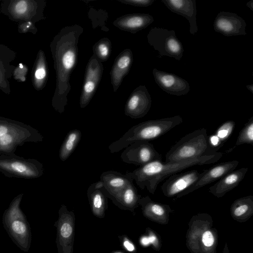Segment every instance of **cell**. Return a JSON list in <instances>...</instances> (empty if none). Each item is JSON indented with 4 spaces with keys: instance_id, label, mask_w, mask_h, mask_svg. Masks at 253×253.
Returning a JSON list of instances; mask_svg holds the SVG:
<instances>
[{
    "instance_id": "6da1fadb",
    "label": "cell",
    "mask_w": 253,
    "mask_h": 253,
    "mask_svg": "<svg viewBox=\"0 0 253 253\" xmlns=\"http://www.w3.org/2000/svg\"><path fill=\"white\" fill-rule=\"evenodd\" d=\"M83 28L75 24L62 28L50 44L56 72V88L52 99V106L62 113L68 102L71 90L70 76L78 62V42Z\"/></svg>"
},
{
    "instance_id": "7a4b0ae2",
    "label": "cell",
    "mask_w": 253,
    "mask_h": 253,
    "mask_svg": "<svg viewBox=\"0 0 253 253\" xmlns=\"http://www.w3.org/2000/svg\"><path fill=\"white\" fill-rule=\"evenodd\" d=\"M221 152H216L200 157L176 162L165 163L156 160L139 167L131 172H126L142 190L146 189L154 194L160 182L170 175L195 166H202L217 162L222 157Z\"/></svg>"
},
{
    "instance_id": "3957f363",
    "label": "cell",
    "mask_w": 253,
    "mask_h": 253,
    "mask_svg": "<svg viewBox=\"0 0 253 253\" xmlns=\"http://www.w3.org/2000/svg\"><path fill=\"white\" fill-rule=\"evenodd\" d=\"M23 195L20 193L12 200L4 211L2 223L14 243L20 250L27 252L31 244L32 233L29 223L20 207Z\"/></svg>"
},
{
    "instance_id": "277c9868",
    "label": "cell",
    "mask_w": 253,
    "mask_h": 253,
    "mask_svg": "<svg viewBox=\"0 0 253 253\" xmlns=\"http://www.w3.org/2000/svg\"><path fill=\"white\" fill-rule=\"evenodd\" d=\"M207 129L202 128L187 134L177 141L166 154L165 163L176 162L211 154Z\"/></svg>"
},
{
    "instance_id": "5b68a950",
    "label": "cell",
    "mask_w": 253,
    "mask_h": 253,
    "mask_svg": "<svg viewBox=\"0 0 253 253\" xmlns=\"http://www.w3.org/2000/svg\"><path fill=\"white\" fill-rule=\"evenodd\" d=\"M182 122L179 115L144 121L126 132L125 139L128 144L138 141H149L163 136Z\"/></svg>"
},
{
    "instance_id": "8992f818",
    "label": "cell",
    "mask_w": 253,
    "mask_h": 253,
    "mask_svg": "<svg viewBox=\"0 0 253 253\" xmlns=\"http://www.w3.org/2000/svg\"><path fill=\"white\" fill-rule=\"evenodd\" d=\"M0 171L8 177L35 179L43 175L44 168L36 159H25L15 153H0Z\"/></svg>"
},
{
    "instance_id": "52a82bcc",
    "label": "cell",
    "mask_w": 253,
    "mask_h": 253,
    "mask_svg": "<svg viewBox=\"0 0 253 253\" xmlns=\"http://www.w3.org/2000/svg\"><path fill=\"white\" fill-rule=\"evenodd\" d=\"M203 217V213H202ZM188 231L187 245L192 253H215L217 234L209 222L201 221V214L194 216Z\"/></svg>"
},
{
    "instance_id": "ba28073f",
    "label": "cell",
    "mask_w": 253,
    "mask_h": 253,
    "mask_svg": "<svg viewBox=\"0 0 253 253\" xmlns=\"http://www.w3.org/2000/svg\"><path fill=\"white\" fill-rule=\"evenodd\" d=\"M149 44L159 52V57L167 56L180 60L184 49L182 43L177 38L174 30L162 28H151L147 35Z\"/></svg>"
},
{
    "instance_id": "9c48e42d",
    "label": "cell",
    "mask_w": 253,
    "mask_h": 253,
    "mask_svg": "<svg viewBox=\"0 0 253 253\" xmlns=\"http://www.w3.org/2000/svg\"><path fill=\"white\" fill-rule=\"evenodd\" d=\"M2 12L12 20L26 22H37L43 19V11L46 5L43 0L6 1Z\"/></svg>"
},
{
    "instance_id": "30bf717a",
    "label": "cell",
    "mask_w": 253,
    "mask_h": 253,
    "mask_svg": "<svg viewBox=\"0 0 253 253\" xmlns=\"http://www.w3.org/2000/svg\"><path fill=\"white\" fill-rule=\"evenodd\" d=\"M121 159L126 164L140 167L154 161H162V157L149 141H138L125 148Z\"/></svg>"
},
{
    "instance_id": "8fae6325",
    "label": "cell",
    "mask_w": 253,
    "mask_h": 253,
    "mask_svg": "<svg viewBox=\"0 0 253 253\" xmlns=\"http://www.w3.org/2000/svg\"><path fill=\"white\" fill-rule=\"evenodd\" d=\"M103 71L102 62L93 54L89 59L85 70L80 99L81 108H85L94 96L101 80Z\"/></svg>"
},
{
    "instance_id": "7c38bea8",
    "label": "cell",
    "mask_w": 253,
    "mask_h": 253,
    "mask_svg": "<svg viewBox=\"0 0 253 253\" xmlns=\"http://www.w3.org/2000/svg\"><path fill=\"white\" fill-rule=\"evenodd\" d=\"M43 136L36 128L29 125L25 128L7 133L0 137V153H15L18 146L27 142L42 141Z\"/></svg>"
},
{
    "instance_id": "4fadbf2b",
    "label": "cell",
    "mask_w": 253,
    "mask_h": 253,
    "mask_svg": "<svg viewBox=\"0 0 253 253\" xmlns=\"http://www.w3.org/2000/svg\"><path fill=\"white\" fill-rule=\"evenodd\" d=\"M200 174L201 172L197 170L193 169L172 174L164 182L161 190L167 197L178 198L180 195L197 182Z\"/></svg>"
},
{
    "instance_id": "5bb4252c",
    "label": "cell",
    "mask_w": 253,
    "mask_h": 253,
    "mask_svg": "<svg viewBox=\"0 0 253 253\" xmlns=\"http://www.w3.org/2000/svg\"><path fill=\"white\" fill-rule=\"evenodd\" d=\"M151 96L145 85L135 88L127 99L125 106V114L132 119L145 116L150 109Z\"/></svg>"
},
{
    "instance_id": "9a60e30c",
    "label": "cell",
    "mask_w": 253,
    "mask_h": 253,
    "mask_svg": "<svg viewBox=\"0 0 253 253\" xmlns=\"http://www.w3.org/2000/svg\"><path fill=\"white\" fill-rule=\"evenodd\" d=\"M246 23L237 14L220 11L213 22L214 30L226 37L246 35Z\"/></svg>"
},
{
    "instance_id": "2e32d148",
    "label": "cell",
    "mask_w": 253,
    "mask_h": 253,
    "mask_svg": "<svg viewBox=\"0 0 253 253\" xmlns=\"http://www.w3.org/2000/svg\"><path fill=\"white\" fill-rule=\"evenodd\" d=\"M239 161L232 160L219 163L201 172L197 182L182 193L178 198L187 195L209 184L219 180L229 172L234 170L238 166Z\"/></svg>"
},
{
    "instance_id": "e0dca14e",
    "label": "cell",
    "mask_w": 253,
    "mask_h": 253,
    "mask_svg": "<svg viewBox=\"0 0 253 253\" xmlns=\"http://www.w3.org/2000/svg\"><path fill=\"white\" fill-rule=\"evenodd\" d=\"M154 80L158 86L167 93L176 96L187 94L190 86L187 81L172 73L154 68L152 71Z\"/></svg>"
},
{
    "instance_id": "ac0fdd59",
    "label": "cell",
    "mask_w": 253,
    "mask_h": 253,
    "mask_svg": "<svg viewBox=\"0 0 253 253\" xmlns=\"http://www.w3.org/2000/svg\"><path fill=\"white\" fill-rule=\"evenodd\" d=\"M133 60L132 52L129 48L122 51L115 58L110 73L114 92L117 91L123 79L128 73Z\"/></svg>"
},
{
    "instance_id": "d6986e66",
    "label": "cell",
    "mask_w": 253,
    "mask_h": 253,
    "mask_svg": "<svg viewBox=\"0 0 253 253\" xmlns=\"http://www.w3.org/2000/svg\"><path fill=\"white\" fill-rule=\"evenodd\" d=\"M171 12L186 18L190 24V33L194 35L198 32L195 0H161Z\"/></svg>"
},
{
    "instance_id": "ffe728a7",
    "label": "cell",
    "mask_w": 253,
    "mask_h": 253,
    "mask_svg": "<svg viewBox=\"0 0 253 253\" xmlns=\"http://www.w3.org/2000/svg\"><path fill=\"white\" fill-rule=\"evenodd\" d=\"M154 21L153 16L147 13H132L117 18L113 24L119 29L135 34L147 28Z\"/></svg>"
},
{
    "instance_id": "44dd1931",
    "label": "cell",
    "mask_w": 253,
    "mask_h": 253,
    "mask_svg": "<svg viewBox=\"0 0 253 253\" xmlns=\"http://www.w3.org/2000/svg\"><path fill=\"white\" fill-rule=\"evenodd\" d=\"M100 178L103 185L101 190L110 197L115 196L133 181L128 175L114 170L103 172Z\"/></svg>"
},
{
    "instance_id": "7402d4cb",
    "label": "cell",
    "mask_w": 253,
    "mask_h": 253,
    "mask_svg": "<svg viewBox=\"0 0 253 253\" xmlns=\"http://www.w3.org/2000/svg\"><path fill=\"white\" fill-rule=\"evenodd\" d=\"M248 170V168H242L229 172L211 186L209 192L217 198L224 196L240 184Z\"/></svg>"
},
{
    "instance_id": "603a6c76",
    "label": "cell",
    "mask_w": 253,
    "mask_h": 253,
    "mask_svg": "<svg viewBox=\"0 0 253 253\" xmlns=\"http://www.w3.org/2000/svg\"><path fill=\"white\" fill-rule=\"evenodd\" d=\"M15 57V52L8 47L0 45V88L6 93H9L10 91L8 80L15 68L10 63Z\"/></svg>"
},
{
    "instance_id": "cb8c5ba5",
    "label": "cell",
    "mask_w": 253,
    "mask_h": 253,
    "mask_svg": "<svg viewBox=\"0 0 253 253\" xmlns=\"http://www.w3.org/2000/svg\"><path fill=\"white\" fill-rule=\"evenodd\" d=\"M139 203L147 216L161 224L167 223L169 213L172 211L169 205L154 202L149 196L140 198Z\"/></svg>"
},
{
    "instance_id": "d4e9b609",
    "label": "cell",
    "mask_w": 253,
    "mask_h": 253,
    "mask_svg": "<svg viewBox=\"0 0 253 253\" xmlns=\"http://www.w3.org/2000/svg\"><path fill=\"white\" fill-rule=\"evenodd\" d=\"M232 217L238 221L248 219L253 213V196L248 195L234 201L230 208Z\"/></svg>"
},
{
    "instance_id": "484cf974",
    "label": "cell",
    "mask_w": 253,
    "mask_h": 253,
    "mask_svg": "<svg viewBox=\"0 0 253 253\" xmlns=\"http://www.w3.org/2000/svg\"><path fill=\"white\" fill-rule=\"evenodd\" d=\"M235 127L233 121H227L220 125L215 133L208 137V143L212 149L217 151L230 137Z\"/></svg>"
},
{
    "instance_id": "4316f807",
    "label": "cell",
    "mask_w": 253,
    "mask_h": 253,
    "mask_svg": "<svg viewBox=\"0 0 253 253\" xmlns=\"http://www.w3.org/2000/svg\"><path fill=\"white\" fill-rule=\"evenodd\" d=\"M103 187L99 180L92 183L87 189V194L93 211L98 214L101 213L105 206V195L101 188Z\"/></svg>"
},
{
    "instance_id": "83f0119b",
    "label": "cell",
    "mask_w": 253,
    "mask_h": 253,
    "mask_svg": "<svg viewBox=\"0 0 253 253\" xmlns=\"http://www.w3.org/2000/svg\"><path fill=\"white\" fill-rule=\"evenodd\" d=\"M82 137L81 131L74 129L68 132L59 150V156L62 161H65L72 154Z\"/></svg>"
},
{
    "instance_id": "f1b7e54d",
    "label": "cell",
    "mask_w": 253,
    "mask_h": 253,
    "mask_svg": "<svg viewBox=\"0 0 253 253\" xmlns=\"http://www.w3.org/2000/svg\"><path fill=\"white\" fill-rule=\"evenodd\" d=\"M34 71V84L38 90L45 86L48 78V68L44 52L40 50L38 53Z\"/></svg>"
},
{
    "instance_id": "f546056e",
    "label": "cell",
    "mask_w": 253,
    "mask_h": 253,
    "mask_svg": "<svg viewBox=\"0 0 253 253\" xmlns=\"http://www.w3.org/2000/svg\"><path fill=\"white\" fill-rule=\"evenodd\" d=\"M111 198L125 207L133 208L139 203L141 196L133 183L128 185L120 192Z\"/></svg>"
},
{
    "instance_id": "4dcf8cb0",
    "label": "cell",
    "mask_w": 253,
    "mask_h": 253,
    "mask_svg": "<svg viewBox=\"0 0 253 253\" xmlns=\"http://www.w3.org/2000/svg\"><path fill=\"white\" fill-rule=\"evenodd\" d=\"M92 50L93 55L100 61L105 62L110 56L112 52V43L108 38H102L93 45Z\"/></svg>"
},
{
    "instance_id": "1f68e13d",
    "label": "cell",
    "mask_w": 253,
    "mask_h": 253,
    "mask_svg": "<svg viewBox=\"0 0 253 253\" xmlns=\"http://www.w3.org/2000/svg\"><path fill=\"white\" fill-rule=\"evenodd\" d=\"M253 144V116L245 124L239 132L236 140V145Z\"/></svg>"
},
{
    "instance_id": "d6a6232c",
    "label": "cell",
    "mask_w": 253,
    "mask_h": 253,
    "mask_svg": "<svg viewBox=\"0 0 253 253\" xmlns=\"http://www.w3.org/2000/svg\"><path fill=\"white\" fill-rule=\"evenodd\" d=\"M155 0H117L126 4L137 7H146L152 5Z\"/></svg>"
},
{
    "instance_id": "836d02e7",
    "label": "cell",
    "mask_w": 253,
    "mask_h": 253,
    "mask_svg": "<svg viewBox=\"0 0 253 253\" xmlns=\"http://www.w3.org/2000/svg\"><path fill=\"white\" fill-rule=\"evenodd\" d=\"M73 232L71 225L68 223H63L60 228V234L63 238L69 237Z\"/></svg>"
},
{
    "instance_id": "e575fe53",
    "label": "cell",
    "mask_w": 253,
    "mask_h": 253,
    "mask_svg": "<svg viewBox=\"0 0 253 253\" xmlns=\"http://www.w3.org/2000/svg\"><path fill=\"white\" fill-rule=\"evenodd\" d=\"M124 246L126 249L129 252H132L135 249L133 245L127 240L124 241Z\"/></svg>"
},
{
    "instance_id": "d590c367",
    "label": "cell",
    "mask_w": 253,
    "mask_h": 253,
    "mask_svg": "<svg viewBox=\"0 0 253 253\" xmlns=\"http://www.w3.org/2000/svg\"><path fill=\"white\" fill-rule=\"evenodd\" d=\"M247 6L252 11H253V0L248 2L246 4Z\"/></svg>"
},
{
    "instance_id": "8d00e7d4",
    "label": "cell",
    "mask_w": 253,
    "mask_h": 253,
    "mask_svg": "<svg viewBox=\"0 0 253 253\" xmlns=\"http://www.w3.org/2000/svg\"><path fill=\"white\" fill-rule=\"evenodd\" d=\"M141 242L144 245H148L150 243L149 239L146 237L143 238L141 240Z\"/></svg>"
},
{
    "instance_id": "74e56055",
    "label": "cell",
    "mask_w": 253,
    "mask_h": 253,
    "mask_svg": "<svg viewBox=\"0 0 253 253\" xmlns=\"http://www.w3.org/2000/svg\"><path fill=\"white\" fill-rule=\"evenodd\" d=\"M247 88L252 93H253V84H251L249 85H246Z\"/></svg>"
},
{
    "instance_id": "f35d334b",
    "label": "cell",
    "mask_w": 253,
    "mask_h": 253,
    "mask_svg": "<svg viewBox=\"0 0 253 253\" xmlns=\"http://www.w3.org/2000/svg\"><path fill=\"white\" fill-rule=\"evenodd\" d=\"M222 253H229V250L226 244H225Z\"/></svg>"
},
{
    "instance_id": "ab89813d",
    "label": "cell",
    "mask_w": 253,
    "mask_h": 253,
    "mask_svg": "<svg viewBox=\"0 0 253 253\" xmlns=\"http://www.w3.org/2000/svg\"><path fill=\"white\" fill-rule=\"evenodd\" d=\"M122 253L121 252H117V253Z\"/></svg>"
}]
</instances>
